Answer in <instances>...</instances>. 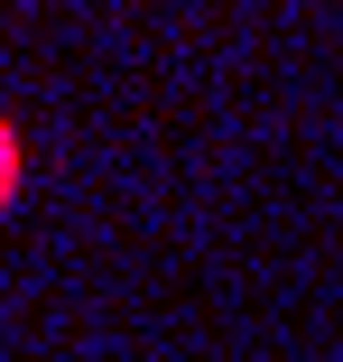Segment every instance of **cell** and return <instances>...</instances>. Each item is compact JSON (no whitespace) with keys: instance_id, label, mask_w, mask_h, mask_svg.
Returning a JSON list of instances; mask_svg holds the SVG:
<instances>
[{"instance_id":"1","label":"cell","mask_w":343,"mask_h":362,"mask_svg":"<svg viewBox=\"0 0 343 362\" xmlns=\"http://www.w3.org/2000/svg\"><path fill=\"white\" fill-rule=\"evenodd\" d=\"M19 186H28V130L10 121V103H0V214L19 204Z\"/></svg>"}]
</instances>
